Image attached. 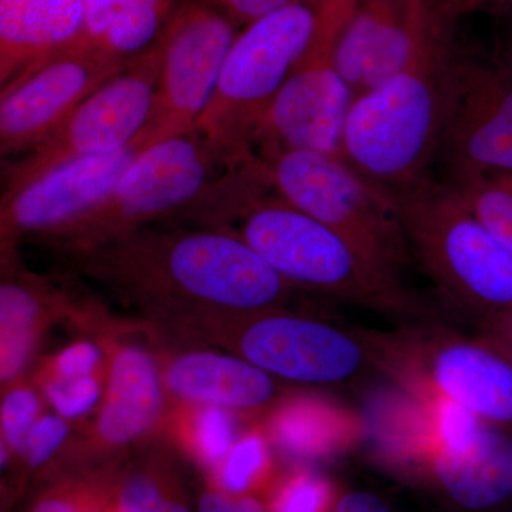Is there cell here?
Listing matches in <instances>:
<instances>
[{"instance_id":"cell-25","label":"cell","mask_w":512,"mask_h":512,"mask_svg":"<svg viewBox=\"0 0 512 512\" xmlns=\"http://www.w3.org/2000/svg\"><path fill=\"white\" fill-rule=\"evenodd\" d=\"M238 419V414L221 407L171 403L163 431L208 476L241 434Z\"/></svg>"},{"instance_id":"cell-15","label":"cell","mask_w":512,"mask_h":512,"mask_svg":"<svg viewBox=\"0 0 512 512\" xmlns=\"http://www.w3.org/2000/svg\"><path fill=\"white\" fill-rule=\"evenodd\" d=\"M96 340L106 352V390L93 421L83 423L82 433L64 451L62 461L70 463L119 456L163 431L170 412L154 350L114 332L100 333Z\"/></svg>"},{"instance_id":"cell-33","label":"cell","mask_w":512,"mask_h":512,"mask_svg":"<svg viewBox=\"0 0 512 512\" xmlns=\"http://www.w3.org/2000/svg\"><path fill=\"white\" fill-rule=\"evenodd\" d=\"M107 367L106 352L99 340H79L45 357L33 373V382L74 379L93 375Z\"/></svg>"},{"instance_id":"cell-38","label":"cell","mask_w":512,"mask_h":512,"mask_svg":"<svg viewBox=\"0 0 512 512\" xmlns=\"http://www.w3.org/2000/svg\"><path fill=\"white\" fill-rule=\"evenodd\" d=\"M463 15L483 12L503 20L512 19V0H458Z\"/></svg>"},{"instance_id":"cell-40","label":"cell","mask_w":512,"mask_h":512,"mask_svg":"<svg viewBox=\"0 0 512 512\" xmlns=\"http://www.w3.org/2000/svg\"><path fill=\"white\" fill-rule=\"evenodd\" d=\"M111 480V476H110ZM90 512H117L116 508H114L113 500H111V488L109 484V488H107L106 493L103 494V497L97 501V504L94 505L92 511Z\"/></svg>"},{"instance_id":"cell-27","label":"cell","mask_w":512,"mask_h":512,"mask_svg":"<svg viewBox=\"0 0 512 512\" xmlns=\"http://www.w3.org/2000/svg\"><path fill=\"white\" fill-rule=\"evenodd\" d=\"M448 185L456 191L464 207L508 251L512 252V178L510 175H481V177L467 178V180Z\"/></svg>"},{"instance_id":"cell-11","label":"cell","mask_w":512,"mask_h":512,"mask_svg":"<svg viewBox=\"0 0 512 512\" xmlns=\"http://www.w3.org/2000/svg\"><path fill=\"white\" fill-rule=\"evenodd\" d=\"M160 73L156 43L83 101L40 146L3 165L2 197L63 165L107 156L133 144L150 121Z\"/></svg>"},{"instance_id":"cell-12","label":"cell","mask_w":512,"mask_h":512,"mask_svg":"<svg viewBox=\"0 0 512 512\" xmlns=\"http://www.w3.org/2000/svg\"><path fill=\"white\" fill-rule=\"evenodd\" d=\"M239 30L215 0L181 3L156 42L160 52L156 100L140 140L153 146L195 130Z\"/></svg>"},{"instance_id":"cell-23","label":"cell","mask_w":512,"mask_h":512,"mask_svg":"<svg viewBox=\"0 0 512 512\" xmlns=\"http://www.w3.org/2000/svg\"><path fill=\"white\" fill-rule=\"evenodd\" d=\"M259 421L274 446L299 458L326 456L352 434L345 414L325 400L305 394H285Z\"/></svg>"},{"instance_id":"cell-36","label":"cell","mask_w":512,"mask_h":512,"mask_svg":"<svg viewBox=\"0 0 512 512\" xmlns=\"http://www.w3.org/2000/svg\"><path fill=\"white\" fill-rule=\"evenodd\" d=\"M477 336L512 360V306L493 322L478 328Z\"/></svg>"},{"instance_id":"cell-4","label":"cell","mask_w":512,"mask_h":512,"mask_svg":"<svg viewBox=\"0 0 512 512\" xmlns=\"http://www.w3.org/2000/svg\"><path fill=\"white\" fill-rule=\"evenodd\" d=\"M410 251L441 296L477 320L493 322L512 306V252L431 177L392 192Z\"/></svg>"},{"instance_id":"cell-7","label":"cell","mask_w":512,"mask_h":512,"mask_svg":"<svg viewBox=\"0 0 512 512\" xmlns=\"http://www.w3.org/2000/svg\"><path fill=\"white\" fill-rule=\"evenodd\" d=\"M192 342L234 353L276 380L338 386L373 366L360 332L286 308L234 315L201 316L160 326Z\"/></svg>"},{"instance_id":"cell-30","label":"cell","mask_w":512,"mask_h":512,"mask_svg":"<svg viewBox=\"0 0 512 512\" xmlns=\"http://www.w3.org/2000/svg\"><path fill=\"white\" fill-rule=\"evenodd\" d=\"M111 471L57 474L36 495L26 512H90L110 484Z\"/></svg>"},{"instance_id":"cell-35","label":"cell","mask_w":512,"mask_h":512,"mask_svg":"<svg viewBox=\"0 0 512 512\" xmlns=\"http://www.w3.org/2000/svg\"><path fill=\"white\" fill-rule=\"evenodd\" d=\"M197 512H268V507L256 495L228 494L207 481L198 498Z\"/></svg>"},{"instance_id":"cell-6","label":"cell","mask_w":512,"mask_h":512,"mask_svg":"<svg viewBox=\"0 0 512 512\" xmlns=\"http://www.w3.org/2000/svg\"><path fill=\"white\" fill-rule=\"evenodd\" d=\"M373 366L424 403L446 400L512 433V360L483 339L431 323L362 330Z\"/></svg>"},{"instance_id":"cell-14","label":"cell","mask_w":512,"mask_h":512,"mask_svg":"<svg viewBox=\"0 0 512 512\" xmlns=\"http://www.w3.org/2000/svg\"><path fill=\"white\" fill-rule=\"evenodd\" d=\"M128 62L80 37L26 67L0 93L2 157L29 153L40 146Z\"/></svg>"},{"instance_id":"cell-22","label":"cell","mask_w":512,"mask_h":512,"mask_svg":"<svg viewBox=\"0 0 512 512\" xmlns=\"http://www.w3.org/2000/svg\"><path fill=\"white\" fill-rule=\"evenodd\" d=\"M184 0H86L83 39L121 60L157 42Z\"/></svg>"},{"instance_id":"cell-5","label":"cell","mask_w":512,"mask_h":512,"mask_svg":"<svg viewBox=\"0 0 512 512\" xmlns=\"http://www.w3.org/2000/svg\"><path fill=\"white\" fill-rule=\"evenodd\" d=\"M238 165L338 232L380 271L402 279L412 251L396 201L342 158L286 150L247 156Z\"/></svg>"},{"instance_id":"cell-13","label":"cell","mask_w":512,"mask_h":512,"mask_svg":"<svg viewBox=\"0 0 512 512\" xmlns=\"http://www.w3.org/2000/svg\"><path fill=\"white\" fill-rule=\"evenodd\" d=\"M437 161L448 184L512 175V77L493 55L458 46Z\"/></svg>"},{"instance_id":"cell-26","label":"cell","mask_w":512,"mask_h":512,"mask_svg":"<svg viewBox=\"0 0 512 512\" xmlns=\"http://www.w3.org/2000/svg\"><path fill=\"white\" fill-rule=\"evenodd\" d=\"M272 444L261 421L239 434L220 466L207 481L232 495H256L272 478Z\"/></svg>"},{"instance_id":"cell-39","label":"cell","mask_w":512,"mask_h":512,"mask_svg":"<svg viewBox=\"0 0 512 512\" xmlns=\"http://www.w3.org/2000/svg\"><path fill=\"white\" fill-rule=\"evenodd\" d=\"M504 22L495 40L493 57L512 77V19Z\"/></svg>"},{"instance_id":"cell-37","label":"cell","mask_w":512,"mask_h":512,"mask_svg":"<svg viewBox=\"0 0 512 512\" xmlns=\"http://www.w3.org/2000/svg\"><path fill=\"white\" fill-rule=\"evenodd\" d=\"M333 512H390L379 497L370 493H349L336 503Z\"/></svg>"},{"instance_id":"cell-32","label":"cell","mask_w":512,"mask_h":512,"mask_svg":"<svg viewBox=\"0 0 512 512\" xmlns=\"http://www.w3.org/2000/svg\"><path fill=\"white\" fill-rule=\"evenodd\" d=\"M332 490L325 478L309 470H295L276 481L268 512H329Z\"/></svg>"},{"instance_id":"cell-8","label":"cell","mask_w":512,"mask_h":512,"mask_svg":"<svg viewBox=\"0 0 512 512\" xmlns=\"http://www.w3.org/2000/svg\"><path fill=\"white\" fill-rule=\"evenodd\" d=\"M323 5L325 0L291 6L239 30L194 130L227 168L248 156L256 124L315 39Z\"/></svg>"},{"instance_id":"cell-21","label":"cell","mask_w":512,"mask_h":512,"mask_svg":"<svg viewBox=\"0 0 512 512\" xmlns=\"http://www.w3.org/2000/svg\"><path fill=\"white\" fill-rule=\"evenodd\" d=\"M86 0H0V86L83 36Z\"/></svg>"},{"instance_id":"cell-24","label":"cell","mask_w":512,"mask_h":512,"mask_svg":"<svg viewBox=\"0 0 512 512\" xmlns=\"http://www.w3.org/2000/svg\"><path fill=\"white\" fill-rule=\"evenodd\" d=\"M110 488L117 512H195L173 458L161 450L111 471Z\"/></svg>"},{"instance_id":"cell-1","label":"cell","mask_w":512,"mask_h":512,"mask_svg":"<svg viewBox=\"0 0 512 512\" xmlns=\"http://www.w3.org/2000/svg\"><path fill=\"white\" fill-rule=\"evenodd\" d=\"M74 259L160 325L284 308L296 292L228 229L144 227Z\"/></svg>"},{"instance_id":"cell-34","label":"cell","mask_w":512,"mask_h":512,"mask_svg":"<svg viewBox=\"0 0 512 512\" xmlns=\"http://www.w3.org/2000/svg\"><path fill=\"white\" fill-rule=\"evenodd\" d=\"M215 2L242 29L279 10L302 5V3L319 2V0H215Z\"/></svg>"},{"instance_id":"cell-18","label":"cell","mask_w":512,"mask_h":512,"mask_svg":"<svg viewBox=\"0 0 512 512\" xmlns=\"http://www.w3.org/2000/svg\"><path fill=\"white\" fill-rule=\"evenodd\" d=\"M430 410L429 460L444 493L468 511L512 501V433L494 429L457 404L436 400Z\"/></svg>"},{"instance_id":"cell-2","label":"cell","mask_w":512,"mask_h":512,"mask_svg":"<svg viewBox=\"0 0 512 512\" xmlns=\"http://www.w3.org/2000/svg\"><path fill=\"white\" fill-rule=\"evenodd\" d=\"M185 218L234 232L296 291L325 293L394 318L423 316V305L402 279L380 271L338 232L241 165L225 170Z\"/></svg>"},{"instance_id":"cell-19","label":"cell","mask_w":512,"mask_h":512,"mask_svg":"<svg viewBox=\"0 0 512 512\" xmlns=\"http://www.w3.org/2000/svg\"><path fill=\"white\" fill-rule=\"evenodd\" d=\"M171 403L221 407L261 420L285 396L278 380L234 353L207 349L157 350Z\"/></svg>"},{"instance_id":"cell-3","label":"cell","mask_w":512,"mask_h":512,"mask_svg":"<svg viewBox=\"0 0 512 512\" xmlns=\"http://www.w3.org/2000/svg\"><path fill=\"white\" fill-rule=\"evenodd\" d=\"M463 16L457 6L412 62L353 101L342 160L390 194L430 177L439 157L457 23Z\"/></svg>"},{"instance_id":"cell-20","label":"cell","mask_w":512,"mask_h":512,"mask_svg":"<svg viewBox=\"0 0 512 512\" xmlns=\"http://www.w3.org/2000/svg\"><path fill=\"white\" fill-rule=\"evenodd\" d=\"M0 376L3 384L23 377L30 357L46 329L57 318H72L69 293L28 271L18 244L0 242Z\"/></svg>"},{"instance_id":"cell-41","label":"cell","mask_w":512,"mask_h":512,"mask_svg":"<svg viewBox=\"0 0 512 512\" xmlns=\"http://www.w3.org/2000/svg\"><path fill=\"white\" fill-rule=\"evenodd\" d=\"M508 175V174H507ZM510 177L512 178V175H510Z\"/></svg>"},{"instance_id":"cell-31","label":"cell","mask_w":512,"mask_h":512,"mask_svg":"<svg viewBox=\"0 0 512 512\" xmlns=\"http://www.w3.org/2000/svg\"><path fill=\"white\" fill-rule=\"evenodd\" d=\"M106 380L107 367L89 376L33 383L53 413L74 424L83 423L89 414L99 409L106 390Z\"/></svg>"},{"instance_id":"cell-17","label":"cell","mask_w":512,"mask_h":512,"mask_svg":"<svg viewBox=\"0 0 512 512\" xmlns=\"http://www.w3.org/2000/svg\"><path fill=\"white\" fill-rule=\"evenodd\" d=\"M148 146L133 144L107 156L63 165L0 201V242L35 239L55 245L113 190Z\"/></svg>"},{"instance_id":"cell-9","label":"cell","mask_w":512,"mask_h":512,"mask_svg":"<svg viewBox=\"0 0 512 512\" xmlns=\"http://www.w3.org/2000/svg\"><path fill=\"white\" fill-rule=\"evenodd\" d=\"M225 170L221 154L195 131L153 144L107 197L52 247L79 256L154 222L184 217Z\"/></svg>"},{"instance_id":"cell-16","label":"cell","mask_w":512,"mask_h":512,"mask_svg":"<svg viewBox=\"0 0 512 512\" xmlns=\"http://www.w3.org/2000/svg\"><path fill=\"white\" fill-rule=\"evenodd\" d=\"M456 8L457 0H353L335 59L355 99L412 62Z\"/></svg>"},{"instance_id":"cell-28","label":"cell","mask_w":512,"mask_h":512,"mask_svg":"<svg viewBox=\"0 0 512 512\" xmlns=\"http://www.w3.org/2000/svg\"><path fill=\"white\" fill-rule=\"evenodd\" d=\"M73 424L56 413H45L29 431L12 463L18 478L28 481L30 477L52 474V467L62 460L64 451L72 441ZM9 464V466H10Z\"/></svg>"},{"instance_id":"cell-29","label":"cell","mask_w":512,"mask_h":512,"mask_svg":"<svg viewBox=\"0 0 512 512\" xmlns=\"http://www.w3.org/2000/svg\"><path fill=\"white\" fill-rule=\"evenodd\" d=\"M47 406L42 393L29 377H19L3 384L0 433H2V466L8 467L20 446L46 413Z\"/></svg>"},{"instance_id":"cell-10","label":"cell","mask_w":512,"mask_h":512,"mask_svg":"<svg viewBox=\"0 0 512 512\" xmlns=\"http://www.w3.org/2000/svg\"><path fill=\"white\" fill-rule=\"evenodd\" d=\"M352 3L325 0L315 39L256 124L248 156L302 150L342 158L355 94L339 73L335 49Z\"/></svg>"}]
</instances>
